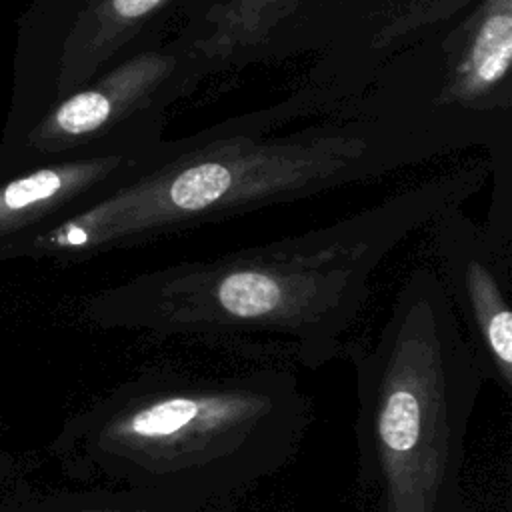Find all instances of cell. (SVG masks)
Instances as JSON below:
<instances>
[{
	"label": "cell",
	"mask_w": 512,
	"mask_h": 512,
	"mask_svg": "<svg viewBox=\"0 0 512 512\" xmlns=\"http://www.w3.org/2000/svg\"><path fill=\"white\" fill-rule=\"evenodd\" d=\"M488 162L442 172L328 226L136 274L100 304L110 326L158 338H272L320 368L370 294V278L412 232L482 188Z\"/></svg>",
	"instance_id": "cell-1"
},
{
	"label": "cell",
	"mask_w": 512,
	"mask_h": 512,
	"mask_svg": "<svg viewBox=\"0 0 512 512\" xmlns=\"http://www.w3.org/2000/svg\"><path fill=\"white\" fill-rule=\"evenodd\" d=\"M450 120L368 116L280 136L222 128L168 142L152 166L38 234L30 248L48 256L134 248L372 180L466 144Z\"/></svg>",
	"instance_id": "cell-2"
},
{
	"label": "cell",
	"mask_w": 512,
	"mask_h": 512,
	"mask_svg": "<svg viewBox=\"0 0 512 512\" xmlns=\"http://www.w3.org/2000/svg\"><path fill=\"white\" fill-rule=\"evenodd\" d=\"M310 422V402L286 370H154L112 392L86 418L78 444L118 490L228 508L296 456Z\"/></svg>",
	"instance_id": "cell-3"
},
{
	"label": "cell",
	"mask_w": 512,
	"mask_h": 512,
	"mask_svg": "<svg viewBox=\"0 0 512 512\" xmlns=\"http://www.w3.org/2000/svg\"><path fill=\"white\" fill-rule=\"evenodd\" d=\"M366 512H462L468 424L484 384L430 266L398 288L372 342L348 346Z\"/></svg>",
	"instance_id": "cell-4"
},
{
	"label": "cell",
	"mask_w": 512,
	"mask_h": 512,
	"mask_svg": "<svg viewBox=\"0 0 512 512\" xmlns=\"http://www.w3.org/2000/svg\"><path fill=\"white\" fill-rule=\"evenodd\" d=\"M200 74L188 40L138 52L62 96L32 128L28 142L42 152H60L94 140H118L164 120V108Z\"/></svg>",
	"instance_id": "cell-5"
},
{
	"label": "cell",
	"mask_w": 512,
	"mask_h": 512,
	"mask_svg": "<svg viewBox=\"0 0 512 512\" xmlns=\"http://www.w3.org/2000/svg\"><path fill=\"white\" fill-rule=\"evenodd\" d=\"M436 274L484 382L512 394V304L508 244L478 226L462 206L430 224Z\"/></svg>",
	"instance_id": "cell-6"
},
{
	"label": "cell",
	"mask_w": 512,
	"mask_h": 512,
	"mask_svg": "<svg viewBox=\"0 0 512 512\" xmlns=\"http://www.w3.org/2000/svg\"><path fill=\"white\" fill-rule=\"evenodd\" d=\"M168 142L162 122L148 126L108 150L36 168L0 186V234L38 222L78 198L108 194L152 166Z\"/></svg>",
	"instance_id": "cell-7"
},
{
	"label": "cell",
	"mask_w": 512,
	"mask_h": 512,
	"mask_svg": "<svg viewBox=\"0 0 512 512\" xmlns=\"http://www.w3.org/2000/svg\"><path fill=\"white\" fill-rule=\"evenodd\" d=\"M440 106L500 110L512 104V0H480L448 36Z\"/></svg>",
	"instance_id": "cell-8"
},
{
	"label": "cell",
	"mask_w": 512,
	"mask_h": 512,
	"mask_svg": "<svg viewBox=\"0 0 512 512\" xmlns=\"http://www.w3.org/2000/svg\"><path fill=\"white\" fill-rule=\"evenodd\" d=\"M172 2L176 0H84L60 54L58 94L66 96L92 82Z\"/></svg>",
	"instance_id": "cell-9"
},
{
	"label": "cell",
	"mask_w": 512,
	"mask_h": 512,
	"mask_svg": "<svg viewBox=\"0 0 512 512\" xmlns=\"http://www.w3.org/2000/svg\"><path fill=\"white\" fill-rule=\"evenodd\" d=\"M302 0H222L208 8L204 32L188 40L190 56L202 72L210 64L234 60L268 42L272 30Z\"/></svg>",
	"instance_id": "cell-10"
},
{
	"label": "cell",
	"mask_w": 512,
	"mask_h": 512,
	"mask_svg": "<svg viewBox=\"0 0 512 512\" xmlns=\"http://www.w3.org/2000/svg\"><path fill=\"white\" fill-rule=\"evenodd\" d=\"M56 512H228V508H192L134 490L96 494Z\"/></svg>",
	"instance_id": "cell-11"
}]
</instances>
